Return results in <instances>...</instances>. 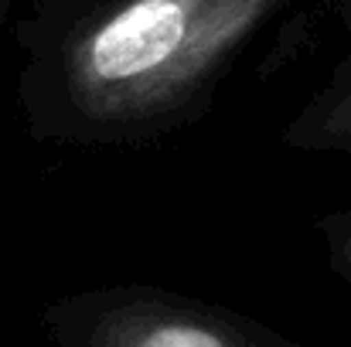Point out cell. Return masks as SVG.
I'll return each instance as SVG.
<instances>
[{"instance_id": "cell-1", "label": "cell", "mask_w": 351, "mask_h": 347, "mask_svg": "<svg viewBox=\"0 0 351 347\" xmlns=\"http://www.w3.org/2000/svg\"><path fill=\"white\" fill-rule=\"evenodd\" d=\"M300 0H27L10 21L34 143L133 150L208 119L249 44Z\"/></svg>"}, {"instance_id": "cell-2", "label": "cell", "mask_w": 351, "mask_h": 347, "mask_svg": "<svg viewBox=\"0 0 351 347\" xmlns=\"http://www.w3.org/2000/svg\"><path fill=\"white\" fill-rule=\"evenodd\" d=\"M38 324L48 347H304L242 310L154 283L65 293Z\"/></svg>"}, {"instance_id": "cell-3", "label": "cell", "mask_w": 351, "mask_h": 347, "mask_svg": "<svg viewBox=\"0 0 351 347\" xmlns=\"http://www.w3.org/2000/svg\"><path fill=\"white\" fill-rule=\"evenodd\" d=\"M341 48L324 82L280 129V143L311 157H351V0L331 3Z\"/></svg>"}, {"instance_id": "cell-4", "label": "cell", "mask_w": 351, "mask_h": 347, "mask_svg": "<svg viewBox=\"0 0 351 347\" xmlns=\"http://www.w3.org/2000/svg\"><path fill=\"white\" fill-rule=\"evenodd\" d=\"M314 231L324 245V262L328 269L351 286V208L324 211L314 218Z\"/></svg>"}, {"instance_id": "cell-5", "label": "cell", "mask_w": 351, "mask_h": 347, "mask_svg": "<svg viewBox=\"0 0 351 347\" xmlns=\"http://www.w3.org/2000/svg\"><path fill=\"white\" fill-rule=\"evenodd\" d=\"M17 3H21V0H0V41H3V34L10 31V21H14Z\"/></svg>"}]
</instances>
